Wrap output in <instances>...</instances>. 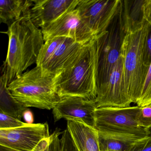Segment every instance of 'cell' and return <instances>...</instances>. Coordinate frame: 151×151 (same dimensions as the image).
<instances>
[{
	"label": "cell",
	"mask_w": 151,
	"mask_h": 151,
	"mask_svg": "<svg viewBox=\"0 0 151 151\" xmlns=\"http://www.w3.org/2000/svg\"><path fill=\"white\" fill-rule=\"evenodd\" d=\"M50 136L47 122L27 124L15 129H0V145L17 151H33Z\"/></svg>",
	"instance_id": "9"
},
{
	"label": "cell",
	"mask_w": 151,
	"mask_h": 151,
	"mask_svg": "<svg viewBox=\"0 0 151 151\" xmlns=\"http://www.w3.org/2000/svg\"><path fill=\"white\" fill-rule=\"evenodd\" d=\"M60 151H77L67 129L62 132L60 139Z\"/></svg>",
	"instance_id": "23"
},
{
	"label": "cell",
	"mask_w": 151,
	"mask_h": 151,
	"mask_svg": "<svg viewBox=\"0 0 151 151\" xmlns=\"http://www.w3.org/2000/svg\"><path fill=\"white\" fill-rule=\"evenodd\" d=\"M149 24L137 31L125 34L121 47L120 56L123 62L124 76L132 103L139 99L148 68L144 62V48Z\"/></svg>",
	"instance_id": "4"
},
{
	"label": "cell",
	"mask_w": 151,
	"mask_h": 151,
	"mask_svg": "<svg viewBox=\"0 0 151 151\" xmlns=\"http://www.w3.org/2000/svg\"><path fill=\"white\" fill-rule=\"evenodd\" d=\"M125 34L123 24L121 1L118 10L106 32L101 37L98 69V88L108 81L114 66L119 60L121 47Z\"/></svg>",
	"instance_id": "6"
},
{
	"label": "cell",
	"mask_w": 151,
	"mask_h": 151,
	"mask_svg": "<svg viewBox=\"0 0 151 151\" xmlns=\"http://www.w3.org/2000/svg\"></svg>",
	"instance_id": "32"
},
{
	"label": "cell",
	"mask_w": 151,
	"mask_h": 151,
	"mask_svg": "<svg viewBox=\"0 0 151 151\" xmlns=\"http://www.w3.org/2000/svg\"><path fill=\"white\" fill-rule=\"evenodd\" d=\"M95 101L97 108L127 107L132 103L125 84L121 56L114 66L108 81L98 87Z\"/></svg>",
	"instance_id": "10"
},
{
	"label": "cell",
	"mask_w": 151,
	"mask_h": 151,
	"mask_svg": "<svg viewBox=\"0 0 151 151\" xmlns=\"http://www.w3.org/2000/svg\"><path fill=\"white\" fill-rule=\"evenodd\" d=\"M27 124L21 120L0 111V129H15Z\"/></svg>",
	"instance_id": "21"
},
{
	"label": "cell",
	"mask_w": 151,
	"mask_h": 151,
	"mask_svg": "<svg viewBox=\"0 0 151 151\" xmlns=\"http://www.w3.org/2000/svg\"><path fill=\"white\" fill-rule=\"evenodd\" d=\"M60 130L56 129L50 136V144L48 151H60Z\"/></svg>",
	"instance_id": "26"
},
{
	"label": "cell",
	"mask_w": 151,
	"mask_h": 151,
	"mask_svg": "<svg viewBox=\"0 0 151 151\" xmlns=\"http://www.w3.org/2000/svg\"><path fill=\"white\" fill-rule=\"evenodd\" d=\"M41 29L45 42L54 37H64L86 44L100 36H96L84 23L76 9Z\"/></svg>",
	"instance_id": "8"
},
{
	"label": "cell",
	"mask_w": 151,
	"mask_h": 151,
	"mask_svg": "<svg viewBox=\"0 0 151 151\" xmlns=\"http://www.w3.org/2000/svg\"><path fill=\"white\" fill-rule=\"evenodd\" d=\"M137 121L141 127L147 129L151 126V103L140 107L137 115Z\"/></svg>",
	"instance_id": "22"
},
{
	"label": "cell",
	"mask_w": 151,
	"mask_h": 151,
	"mask_svg": "<svg viewBox=\"0 0 151 151\" xmlns=\"http://www.w3.org/2000/svg\"><path fill=\"white\" fill-rule=\"evenodd\" d=\"M23 118L24 119L25 123L29 124H33L34 122V116L33 113L29 109L24 111L23 115Z\"/></svg>",
	"instance_id": "29"
},
{
	"label": "cell",
	"mask_w": 151,
	"mask_h": 151,
	"mask_svg": "<svg viewBox=\"0 0 151 151\" xmlns=\"http://www.w3.org/2000/svg\"><path fill=\"white\" fill-rule=\"evenodd\" d=\"M28 109L11 94L8 88L6 73L1 71L0 84V111L21 120L24 111Z\"/></svg>",
	"instance_id": "18"
},
{
	"label": "cell",
	"mask_w": 151,
	"mask_h": 151,
	"mask_svg": "<svg viewBox=\"0 0 151 151\" xmlns=\"http://www.w3.org/2000/svg\"><path fill=\"white\" fill-rule=\"evenodd\" d=\"M151 103V64L148 68L144 86L137 106L143 107Z\"/></svg>",
	"instance_id": "20"
},
{
	"label": "cell",
	"mask_w": 151,
	"mask_h": 151,
	"mask_svg": "<svg viewBox=\"0 0 151 151\" xmlns=\"http://www.w3.org/2000/svg\"><path fill=\"white\" fill-rule=\"evenodd\" d=\"M67 130L77 151H100L99 132L81 121L67 120Z\"/></svg>",
	"instance_id": "14"
},
{
	"label": "cell",
	"mask_w": 151,
	"mask_h": 151,
	"mask_svg": "<svg viewBox=\"0 0 151 151\" xmlns=\"http://www.w3.org/2000/svg\"><path fill=\"white\" fill-rule=\"evenodd\" d=\"M129 151H151V137H147L136 141Z\"/></svg>",
	"instance_id": "25"
},
{
	"label": "cell",
	"mask_w": 151,
	"mask_h": 151,
	"mask_svg": "<svg viewBox=\"0 0 151 151\" xmlns=\"http://www.w3.org/2000/svg\"><path fill=\"white\" fill-rule=\"evenodd\" d=\"M86 44L66 38L49 61L41 68L45 73L54 76L58 75L75 60Z\"/></svg>",
	"instance_id": "13"
},
{
	"label": "cell",
	"mask_w": 151,
	"mask_h": 151,
	"mask_svg": "<svg viewBox=\"0 0 151 151\" xmlns=\"http://www.w3.org/2000/svg\"><path fill=\"white\" fill-rule=\"evenodd\" d=\"M97 108L95 100L70 97L58 102L52 109V114L55 122L64 118L81 121L95 128L94 114Z\"/></svg>",
	"instance_id": "11"
},
{
	"label": "cell",
	"mask_w": 151,
	"mask_h": 151,
	"mask_svg": "<svg viewBox=\"0 0 151 151\" xmlns=\"http://www.w3.org/2000/svg\"><path fill=\"white\" fill-rule=\"evenodd\" d=\"M0 151H17L13 148L0 145Z\"/></svg>",
	"instance_id": "30"
},
{
	"label": "cell",
	"mask_w": 151,
	"mask_h": 151,
	"mask_svg": "<svg viewBox=\"0 0 151 151\" xmlns=\"http://www.w3.org/2000/svg\"><path fill=\"white\" fill-rule=\"evenodd\" d=\"M144 7L146 21L151 26V0H145Z\"/></svg>",
	"instance_id": "27"
},
{
	"label": "cell",
	"mask_w": 151,
	"mask_h": 151,
	"mask_svg": "<svg viewBox=\"0 0 151 151\" xmlns=\"http://www.w3.org/2000/svg\"><path fill=\"white\" fill-rule=\"evenodd\" d=\"M30 19L37 28H45L65 13L76 9L79 0H33Z\"/></svg>",
	"instance_id": "12"
},
{
	"label": "cell",
	"mask_w": 151,
	"mask_h": 151,
	"mask_svg": "<svg viewBox=\"0 0 151 151\" xmlns=\"http://www.w3.org/2000/svg\"><path fill=\"white\" fill-rule=\"evenodd\" d=\"M144 62L145 66L149 68L151 64V26L150 25L148 34L144 45Z\"/></svg>",
	"instance_id": "24"
},
{
	"label": "cell",
	"mask_w": 151,
	"mask_h": 151,
	"mask_svg": "<svg viewBox=\"0 0 151 151\" xmlns=\"http://www.w3.org/2000/svg\"><path fill=\"white\" fill-rule=\"evenodd\" d=\"M98 132L100 151H129L136 141L143 138L129 134Z\"/></svg>",
	"instance_id": "17"
},
{
	"label": "cell",
	"mask_w": 151,
	"mask_h": 151,
	"mask_svg": "<svg viewBox=\"0 0 151 151\" xmlns=\"http://www.w3.org/2000/svg\"><path fill=\"white\" fill-rule=\"evenodd\" d=\"M121 0H79L76 9L84 23L96 36L106 32Z\"/></svg>",
	"instance_id": "7"
},
{
	"label": "cell",
	"mask_w": 151,
	"mask_h": 151,
	"mask_svg": "<svg viewBox=\"0 0 151 151\" xmlns=\"http://www.w3.org/2000/svg\"><path fill=\"white\" fill-rule=\"evenodd\" d=\"M33 0H1V22L9 27L16 22L30 18Z\"/></svg>",
	"instance_id": "16"
},
{
	"label": "cell",
	"mask_w": 151,
	"mask_h": 151,
	"mask_svg": "<svg viewBox=\"0 0 151 151\" xmlns=\"http://www.w3.org/2000/svg\"><path fill=\"white\" fill-rule=\"evenodd\" d=\"M67 37H56L45 42L37 60V66L43 68L51 59L56 49Z\"/></svg>",
	"instance_id": "19"
},
{
	"label": "cell",
	"mask_w": 151,
	"mask_h": 151,
	"mask_svg": "<svg viewBox=\"0 0 151 151\" xmlns=\"http://www.w3.org/2000/svg\"><path fill=\"white\" fill-rule=\"evenodd\" d=\"M50 140V137L49 139L43 140L33 151H48Z\"/></svg>",
	"instance_id": "28"
},
{
	"label": "cell",
	"mask_w": 151,
	"mask_h": 151,
	"mask_svg": "<svg viewBox=\"0 0 151 151\" xmlns=\"http://www.w3.org/2000/svg\"><path fill=\"white\" fill-rule=\"evenodd\" d=\"M140 107H106L95 111V128L108 133L129 134L141 138L147 137V129L141 127L137 121Z\"/></svg>",
	"instance_id": "5"
},
{
	"label": "cell",
	"mask_w": 151,
	"mask_h": 151,
	"mask_svg": "<svg viewBox=\"0 0 151 151\" xmlns=\"http://www.w3.org/2000/svg\"><path fill=\"white\" fill-rule=\"evenodd\" d=\"M145 0L121 1L122 17L125 34L142 29L146 21L145 14Z\"/></svg>",
	"instance_id": "15"
},
{
	"label": "cell",
	"mask_w": 151,
	"mask_h": 151,
	"mask_svg": "<svg viewBox=\"0 0 151 151\" xmlns=\"http://www.w3.org/2000/svg\"><path fill=\"white\" fill-rule=\"evenodd\" d=\"M103 35L85 45L75 60L56 75L55 87L61 99L77 97L95 100L97 98L98 69Z\"/></svg>",
	"instance_id": "1"
},
{
	"label": "cell",
	"mask_w": 151,
	"mask_h": 151,
	"mask_svg": "<svg viewBox=\"0 0 151 151\" xmlns=\"http://www.w3.org/2000/svg\"><path fill=\"white\" fill-rule=\"evenodd\" d=\"M6 33L9 37L8 48L1 71L6 73L8 86L29 67L36 64L45 41L41 29L30 18L16 22Z\"/></svg>",
	"instance_id": "2"
},
{
	"label": "cell",
	"mask_w": 151,
	"mask_h": 151,
	"mask_svg": "<svg viewBox=\"0 0 151 151\" xmlns=\"http://www.w3.org/2000/svg\"><path fill=\"white\" fill-rule=\"evenodd\" d=\"M147 137H151V126L147 129Z\"/></svg>",
	"instance_id": "31"
},
{
	"label": "cell",
	"mask_w": 151,
	"mask_h": 151,
	"mask_svg": "<svg viewBox=\"0 0 151 151\" xmlns=\"http://www.w3.org/2000/svg\"><path fill=\"white\" fill-rule=\"evenodd\" d=\"M56 76L41 67L24 72L8 86L13 96L24 107L51 110L61 100L55 87Z\"/></svg>",
	"instance_id": "3"
}]
</instances>
